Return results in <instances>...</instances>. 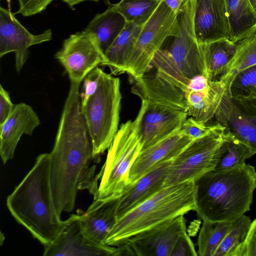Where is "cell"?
Here are the masks:
<instances>
[{
	"label": "cell",
	"instance_id": "cell-4",
	"mask_svg": "<svg viewBox=\"0 0 256 256\" xmlns=\"http://www.w3.org/2000/svg\"><path fill=\"white\" fill-rule=\"evenodd\" d=\"M195 209L194 182L166 186L116 219L105 244L119 246L136 235Z\"/></svg>",
	"mask_w": 256,
	"mask_h": 256
},
{
	"label": "cell",
	"instance_id": "cell-18",
	"mask_svg": "<svg viewBox=\"0 0 256 256\" xmlns=\"http://www.w3.org/2000/svg\"><path fill=\"white\" fill-rule=\"evenodd\" d=\"M194 140L180 129L158 142L142 150L130 172V186L160 162L175 158Z\"/></svg>",
	"mask_w": 256,
	"mask_h": 256
},
{
	"label": "cell",
	"instance_id": "cell-6",
	"mask_svg": "<svg viewBox=\"0 0 256 256\" xmlns=\"http://www.w3.org/2000/svg\"><path fill=\"white\" fill-rule=\"evenodd\" d=\"M196 6V0H184L178 14L177 32L174 36L170 50L160 48L152 61L156 68L178 76L188 85L190 80L196 75L208 76L194 30Z\"/></svg>",
	"mask_w": 256,
	"mask_h": 256
},
{
	"label": "cell",
	"instance_id": "cell-39",
	"mask_svg": "<svg viewBox=\"0 0 256 256\" xmlns=\"http://www.w3.org/2000/svg\"><path fill=\"white\" fill-rule=\"evenodd\" d=\"M64 2L68 4L70 8H73L75 5L80 2L86 0L97 2L98 0H62Z\"/></svg>",
	"mask_w": 256,
	"mask_h": 256
},
{
	"label": "cell",
	"instance_id": "cell-24",
	"mask_svg": "<svg viewBox=\"0 0 256 256\" xmlns=\"http://www.w3.org/2000/svg\"><path fill=\"white\" fill-rule=\"evenodd\" d=\"M126 23L123 16L108 6L106 10L94 16L84 30L94 35L104 54L120 34Z\"/></svg>",
	"mask_w": 256,
	"mask_h": 256
},
{
	"label": "cell",
	"instance_id": "cell-21",
	"mask_svg": "<svg viewBox=\"0 0 256 256\" xmlns=\"http://www.w3.org/2000/svg\"><path fill=\"white\" fill-rule=\"evenodd\" d=\"M172 160H167L158 164L118 198L116 219L165 187L168 170Z\"/></svg>",
	"mask_w": 256,
	"mask_h": 256
},
{
	"label": "cell",
	"instance_id": "cell-5",
	"mask_svg": "<svg viewBox=\"0 0 256 256\" xmlns=\"http://www.w3.org/2000/svg\"><path fill=\"white\" fill-rule=\"evenodd\" d=\"M142 114L140 106L135 119L128 120L118 128L108 149L106 162L89 190L94 198L117 199L131 187L130 172L142 149L140 129Z\"/></svg>",
	"mask_w": 256,
	"mask_h": 256
},
{
	"label": "cell",
	"instance_id": "cell-15",
	"mask_svg": "<svg viewBox=\"0 0 256 256\" xmlns=\"http://www.w3.org/2000/svg\"><path fill=\"white\" fill-rule=\"evenodd\" d=\"M70 217L69 224L55 240L44 246V256H122L120 247L100 244L88 238L82 231L77 213Z\"/></svg>",
	"mask_w": 256,
	"mask_h": 256
},
{
	"label": "cell",
	"instance_id": "cell-28",
	"mask_svg": "<svg viewBox=\"0 0 256 256\" xmlns=\"http://www.w3.org/2000/svg\"><path fill=\"white\" fill-rule=\"evenodd\" d=\"M202 221L198 238L197 252L200 256H213L233 222Z\"/></svg>",
	"mask_w": 256,
	"mask_h": 256
},
{
	"label": "cell",
	"instance_id": "cell-25",
	"mask_svg": "<svg viewBox=\"0 0 256 256\" xmlns=\"http://www.w3.org/2000/svg\"><path fill=\"white\" fill-rule=\"evenodd\" d=\"M232 41L237 43L256 29V12L249 0H226Z\"/></svg>",
	"mask_w": 256,
	"mask_h": 256
},
{
	"label": "cell",
	"instance_id": "cell-12",
	"mask_svg": "<svg viewBox=\"0 0 256 256\" xmlns=\"http://www.w3.org/2000/svg\"><path fill=\"white\" fill-rule=\"evenodd\" d=\"M186 230L185 218L181 215L130 238L120 246L124 256H170L180 236Z\"/></svg>",
	"mask_w": 256,
	"mask_h": 256
},
{
	"label": "cell",
	"instance_id": "cell-36",
	"mask_svg": "<svg viewBox=\"0 0 256 256\" xmlns=\"http://www.w3.org/2000/svg\"><path fill=\"white\" fill-rule=\"evenodd\" d=\"M210 128V126H207L206 124L190 116L184 122L180 130L186 135L194 139H197L206 134Z\"/></svg>",
	"mask_w": 256,
	"mask_h": 256
},
{
	"label": "cell",
	"instance_id": "cell-38",
	"mask_svg": "<svg viewBox=\"0 0 256 256\" xmlns=\"http://www.w3.org/2000/svg\"><path fill=\"white\" fill-rule=\"evenodd\" d=\"M176 14H178L184 0H163Z\"/></svg>",
	"mask_w": 256,
	"mask_h": 256
},
{
	"label": "cell",
	"instance_id": "cell-32",
	"mask_svg": "<svg viewBox=\"0 0 256 256\" xmlns=\"http://www.w3.org/2000/svg\"><path fill=\"white\" fill-rule=\"evenodd\" d=\"M103 72L98 66L84 78L82 81L81 90H80V106H84L96 92Z\"/></svg>",
	"mask_w": 256,
	"mask_h": 256
},
{
	"label": "cell",
	"instance_id": "cell-1",
	"mask_svg": "<svg viewBox=\"0 0 256 256\" xmlns=\"http://www.w3.org/2000/svg\"><path fill=\"white\" fill-rule=\"evenodd\" d=\"M81 84L70 82L50 157V180L56 208L72 212L79 190H90L94 178L93 145L80 109Z\"/></svg>",
	"mask_w": 256,
	"mask_h": 256
},
{
	"label": "cell",
	"instance_id": "cell-3",
	"mask_svg": "<svg viewBox=\"0 0 256 256\" xmlns=\"http://www.w3.org/2000/svg\"><path fill=\"white\" fill-rule=\"evenodd\" d=\"M196 209L202 220L234 222L250 210L256 189L255 168L244 163L210 171L194 182Z\"/></svg>",
	"mask_w": 256,
	"mask_h": 256
},
{
	"label": "cell",
	"instance_id": "cell-41",
	"mask_svg": "<svg viewBox=\"0 0 256 256\" xmlns=\"http://www.w3.org/2000/svg\"><path fill=\"white\" fill-rule=\"evenodd\" d=\"M7 0V2H8V4H10V0Z\"/></svg>",
	"mask_w": 256,
	"mask_h": 256
},
{
	"label": "cell",
	"instance_id": "cell-20",
	"mask_svg": "<svg viewBox=\"0 0 256 256\" xmlns=\"http://www.w3.org/2000/svg\"><path fill=\"white\" fill-rule=\"evenodd\" d=\"M231 82L222 80L212 81L205 90L186 91L185 98L188 116L206 124L211 120L221 106L230 96Z\"/></svg>",
	"mask_w": 256,
	"mask_h": 256
},
{
	"label": "cell",
	"instance_id": "cell-40",
	"mask_svg": "<svg viewBox=\"0 0 256 256\" xmlns=\"http://www.w3.org/2000/svg\"><path fill=\"white\" fill-rule=\"evenodd\" d=\"M252 6L254 8V9L256 10V0H249Z\"/></svg>",
	"mask_w": 256,
	"mask_h": 256
},
{
	"label": "cell",
	"instance_id": "cell-34",
	"mask_svg": "<svg viewBox=\"0 0 256 256\" xmlns=\"http://www.w3.org/2000/svg\"><path fill=\"white\" fill-rule=\"evenodd\" d=\"M194 245L188 234L187 230L178 238L170 256H197Z\"/></svg>",
	"mask_w": 256,
	"mask_h": 256
},
{
	"label": "cell",
	"instance_id": "cell-27",
	"mask_svg": "<svg viewBox=\"0 0 256 256\" xmlns=\"http://www.w3.org/2000/svg\"><path fill=\"white\" fill-rule=\"evenodd\" d=\"M256 64V29L236 43L234 54L220 80L231 82L238 72Z\"/></svg>",
	"mask_w": 256,
	"mask_h": 256
},
{
	"label": "cell",
	"instance_id": "cell-22",
	"mask_svg": "<svg viewBox=\"0 0 256 256\" xmlns=\"http://www.w3.org/2000/svg\"><path fill=\"white\" fill-rule=\"evenodd\" d=\"M144 25L126 22L125 26L104 53L102 66H108L112 74L125 73L126 64L134 48Z\"/></svg>",
	"mask_w": 256,
	"mask_h": 256
},
{
	"label": "cell",
	"instance_id": "cell-17",
	"mask_svg": "<svg viewBox=\"0 0 256 256\" xmlns=\"http://www.w3.org/2000/svg\"><path fill=\"white\" fill-rule=\"evenodd\" d=\"M40 124V120L31 106L24 102L14 105L10 116L0 126V154L4 164L13 158L22 136H32Z\"/></svg>",
	"mask_w": 256,
	"mask_h": 256
},
{
	"label": "cell",
	"instance_id": "cell-26",
	"mask_svg": "<svg viewBox=\"0 0 256 256\" xmlns=\"http://www.w3.org/2000/svg\"><path fill=\"white\" fill-rule=\"evenodd\" d=\"M254 154L248 146L225 132L216 153L214 170H224L242 165Z\"/></svg>",
	"mask_w": 256,
	"mask_h": 256
},
{
	"label": "cell",
	"instance_id": "cell-13",
	"mask_svg": "<svg viewBox=\"0 0 256 256\" xmlns=\"http://www.w3.org/2000/svg\"><path fill=\"white\" fill-rule=\"evenodd\" d=\"M14 14L10 10L0 7V58L14 52L16 70L19 73L28 60L30 47L50 41L52 33L50 28L39 34H32Z\"/></svg>",
	"mask_w": 256,
	"mask_h": 256
},
{
	"label": "cell",
	"instance_id": "cell-42",
	"mask_svg": "<svg viewBox=\"0 0 256 256\" xmlns=\"http://www.w3.org/2000/svg\"><path fill=\"white\" fill-rule=\"evenodd\" d=\"M255 11L256 12V10H255Z\"/></svg>",
	"mask_w": 256,
	"mask_h": 256
},
{
	"label": "cell",
	"instance_id": "cell-14",
	"mask_svg": "<svg viewBox=\"0 0 256 256\" xmlns=\"http://www.w3.org/2000/svg\"><path fill=\"white\" fill-rule=\"evenodd\" d=\"M141 101L142 114L140 129L142 150L180 130L188 118V112L173 106L144 100Z\"/></svg>",
	"mask_w": 256,
	"mask_h": 256
},
{
	"label": "cell",
	"instance_id": "cell-33",
	"mask_svg": "<svg viewBox=\"0 0 256 256\" xmlns=\"http://www.w3.org/2000/svg\"><path fill=\"white\" fill-rule=\"evenodd\" d=\"M231 256H256V218L252 222L244 242Z\"/></svg>",
	"mask_w": 256,
	"mask_h": 256
},
{
	"label": "cell",
	"instance_id": "cell-11",
	"mask_svg": "<svg viewBox=\"0 0 256 256\" xmlns=\"http://www.w3.org/2000/svg\"><path fill=\"white\" fill-rule=\"evenodd\" d=\"M225 132L248 146L256 154V98L231 96L216 112Z\"/></svg>",
	"mask_w": 256,
	"mask_h": 256
},
{
	"label": "cell",
	"instance_id": "cell-16",
	"mask_svg": "<svg viewBox=\"0 0 256 256\" xmlns=\"http://www.w3.org/2000/svg\"><path fill=\"white\" fill-rule=\"evenodd\" d=\"M194 27L200 44L224 38L232 41L226 0H196Z\"/></svg>",
	"mask_w": 256,
	"mask_h": 256
},
{
	"label": "cell",
	"instance_id": "cell-29",
	"mask_svg": "<svg viewBox=\"0 0 256 256\" xmlns=\"http://www.w3.org/2000/svg\"><path fill=\"white\" fill-rule=\"evenodd\" d=\"M162 0H120L109 6L119 12L126 22L144 25L154 13Z\"/></svg>",
	"mask_w": 256,
	"mask_h": 256
},
{
	"label": "cell",
	"instance_id": "cell-30",
	"mask_svg": "<svg viewBox=\"0 0 256 256\" xmlns=\"http://www.w3.org/2000/svg\"><path fill=\"white\" fill-rule=\"evenodd\" d=\"M251 223L250 218L244 214L233 222L213 256H231L244 242Z\"/></svg>",
	"mask_w": 256,
	"mask_h": 256
},
{
	"label": "cell",
	"instance_id": "cell-35",
	"mask_svg": "<svg viewBox=\"0 0 256 256\" xmlns=\"http://www.w3.org/2000/svg\"><path fill=\"white\" fill-rule=\"evenodd\" d=\"M19 8L16 14L24 16H34L44 11L54 0H18Z\"/></svg>",
	"mask_w": 256,
	"mask_h": 256
},
{
	"label": "cell",
	"instance_id": "cell-31",
	"mask_svg": "<svg viewBox=\"0 0 256 256\" xmlns=\"http://www.w3.org/2000/svg\"><path fill=\"white\" fill-rule=\"evenodd\" d=\"M232 96H245L256 98V64L237 74L230 86Z\"/></svg>",
	"mask_w": 256,
	"mask_h": 256
},
{
	"label": "cell",
	"instance_id": "cell-8",
	"mask_svg": "<svg viewBox=\"0 0 256 256\" xmlns=\"http://www.w3.org/2000/svg\"><path fill=\"white\" fill-rule=\"evenodd\" d=\"M178 28V14L162 0L157 8L144 25L134 48L126 64L125 72L130 78L144 75L156 52Z\"/></svg>",
	"mask_w": 256,
	"mask_h": 256
},
{
	"label": "cell",
	"instance_id": "cell-7",
	"mask_svg": "<svg viewBox=\"0 0 256 256\" xmlns=\"http://www.w3.org/2000/svg\"><path fill=\"white\" fill-rule=\"evenodd\" d=\"M120 80L103 72L96 92L80 106L93 145L94 162L110 146L118 130Z\"/></svg>",
	"mask_w": 256,
	"mask_h": 256
},
{
	"label": "cell",
	"instance_id": "cell-19",
	"mask_svg": "<svg viewBox=\"0 0 256 256\" xmlns=\"http://www.w3.org/2000/svg\"><path fill=\"white\" fill-rule=\"evenodd\" d=\"M118 198H94L86 211L77 212L82 232L92 241L106 244V240L116 221Z\"/></svg>",
	"mask_w": 256,
	"mask_h": 256
},
{
	"label": "cell",
	"instance_id": "cell-23",
	"mask_svg": "<svg viewBox=\"0 0 256 256\" xmlns=\"http://www.w3.org/2000/svg\"><path fill=\"white\" fill-rule=\"evenodd\" d=\"M200 44L209 79L220 80L234 54L236 43L224 38Z\"/></svg>",
	"mask_w": 256,
	"mask_h": 256
},
{
	"label": "cell",
	"instance_id": "cell-2",
	"mask_svg": "<svg viewBox=\"0 0 256 256\" xmlns=\"http://www.w3.org/2000/svg\"><path fill=\"white\" fill-rule=\"evenodd\" d=\"M50 153L40 154L20 184L8 196L6 206L15 220L44 246L54 241L69 224L58 214L50 180Z\"/></svg>",
	"mask_w": 256,
	"mask_h": 256
},
{
	"label": "cell",
	"instance_id": "cell-37",
	"mask_svg": "<svg viewBox=\"0 0 256 256\" xmlns=\"http://www.w3.org/2000/svg\"><path fill=\"white\" fill-rule=\"evenodd\" d=\"M14 104L10 100L8 92L0 85V126L8 118L13 110Z\"/></svg>",
	"mask_w": 256,
	"mask_h": 256
},
{
	"label": "cell",
	"instance_id": "cell-9",
	"mask_svg": "<svg viewBox=\"0 0 256 256\" xmlns=\"http://www.w3.org/2000/svg\"><path fill=\"white\" fill-rule=\"evenodd\" d=\"M224 132L225 128L218 122L210 126L206 134L194 140L172 160L165 186L194 182L214 170L216 153L223 140Z\"/></svg>",
	"mask_w": 256,
	"mask_h": 256
},
{
	"label": "cell",
	"instance_id": "cell-10",
	"mask_svg": "<svg viewBox=\"0 0 256 256\" xmlns=\"http://www.w3.org/2000/svg\"><path fill=\"white\" fill-rule=\"evenodd\" d=\"M55 58L64 68L70 82L81 84L94 68L105 61V55L92 34L85 30L71 34Z\"/></svg>",
	"mask_w": 256,
	"mask_h": 256
}]
</instances>
